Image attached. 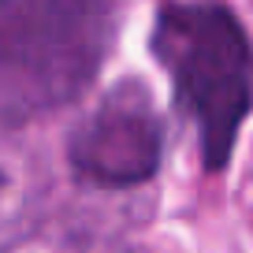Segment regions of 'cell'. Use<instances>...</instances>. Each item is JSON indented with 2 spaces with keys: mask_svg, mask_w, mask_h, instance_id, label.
Here are the masks:
<instances>
[{
  "mask_svg": "<svg viewBox=\"0 0 253 253\" xmlns=\"http://www.w3.org/2000/svg\"><path fill=\"white\" fill-rule=\"evenodd\" d=\"M149 48L171 82L179 119L198 130L205 171H223L253 112V41L246 26L223 4H164Z\"/></svg>",
  "mask_w": 253,
  "mask_h": 253,
  "instance_id": "obj_1",
  "label": "cell"
},
{
  "mask_svg": "<svg viewBox=\"0 0 253 253\" xmlns=\"http://www.w3.org/2000/svg\"><path fill=\"white\" fill-rule=\"evenodd\" d=\"M119 11L93 0H11L0 11V112L8 126L75 101L93 82Z\"/></svg>",
  "mask_w": 253,
  "mask_h": 253,
  "instance_id": "obj_2",
  "label": "cell"
},
{
  "mask_svg": "<svg viewBox=\"0 0 253 253\" xmlns=\"http://www.w3.org/2000/svg\"><path fill=\"white\" fill-rule=\"evenodd\" d=\"M164 157V123L145 82L123 79L93 104L67 138V164L82 182L104 190L142 186Z\"/></svg>",
  "mask_w": 253,
  "mask_h": 253,
  "instance_id": "obj_3",
  "label": "cell"
},
{
  "mask_svg": "<svg viewBox=\"0 0 253 253\" xmlns=\"http://www.w3.org/2000/svg\"><path fill=\"white\" fill-rule=\"evenodd\" d=\"M71 253H138V250H130V246H82Z\"/></svg>",
  "mask_w": 253,
  "mask_h": 253,
  "instance_id": "obj_4",
  "label": "cell"
}]
</instances>
